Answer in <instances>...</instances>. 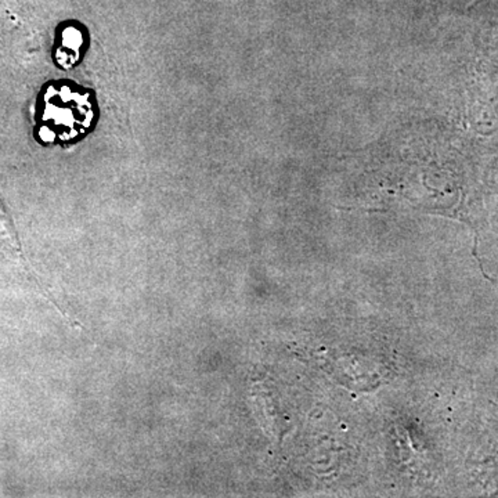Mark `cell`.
I'll return each mask as SVG.
<instances>
[{"instance_id":"1","label":"cell","mask_w":498,"mask_h":498,"mask_svg":"<svg viewBox=\"0 0 498 498\" xmlns=\"http://www.w3.org/2000/svg\"><path fill=\"white\" fill-rule=\"evenodd\" d=\"M0 237L3 240H6L17 253H21V247H20V243L17 240L14 226H13L10 216L7 215L4 206L1 205V202H0Z\"/></svg>"}]
</instances>
